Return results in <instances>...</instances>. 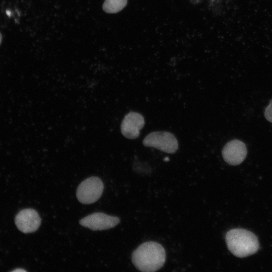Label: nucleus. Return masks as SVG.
Listing matches in <instances>:
<instances>
[{
	"label": "nucleus",
	"mask_w": 272,
	"mask_h": 272,
	"mask_svg": "<svg viewBox=\"0 0 272 272\" xmlns=\"http://www.w3.org/2000/svg\"><path fill=\"white\" fill-rule=\"evenodd\" d=\"M103 188L104 185L100 178L96 176L89 177L79 185L77 189V197L82 203H92L101 197Z\"/></svg>",
	"instance_id": "7ed1b4c3"
},
{
	"label": "nucleus",
	"mask_w": 272,
	"mask_h": 272,
	"mask_svg": "<svg viewBox=\"0 0 272 272\" xmlns=\"http://www.w3.org/2000/svg\"><path fill=\"white\" fill-rule=\"evenodd\" d=\"M226 242L229 251L238 257H245L256 253L259 247L257 237L243 229H233L226 235Z\"/></svg>",
	"instance_id": "f03ea898"
},
{
	"label": "nucleus",
	"mask_w": 272,
	"mask_h": 272,
	"mask_svg": "<svg viewBox=\"0 0 272 272\" xmlns=\"http://www.w3.org/2000/svg\"><path fill=\"white\" fill-rule=\"evenodd\" d=\"M15 223L21 231L29 233L35 232L38 229L41 219L35 210L27 209L21 211L17 215Z\"/></svg>",
	"instance_id": "6e6552de"
},
{
	"label": "nucleus",
	"mask_w": 272,
	"mask_h": 272,
	"mask_svg": "<svg viewBox=\"0 0 272 272\" xmlns=\"http://www.w3.org/2000/svg\"><path fill=\"white\" fill-rule=\"evenodd\" d=\"M146 147H153L161 151L173 154L178 148V141L175 136L166 131H155L148 134L143 141Z\"/></svg>",
	"instance_id": "20e7f679"
},
{
	"label": "nucleus",
	"mask_w": 272,
	"mask_h": 272,
	"mask_svg": "<svg viewBox=\"0 0 272 272\" xmlns=\"http://www.w3.org/2000/svg\"><path fill=\"white\" fill-rule=\"evenodd\" d=\"M247 153L245 145L239 140H234L225 145L222 150V156L228 164L237 165L243 161Z\"/></svg>",
	"instance_id": "423d86ee"
},
{
	"label": "nucleus",
	"mask_w": 272,
	"mask_h": 272,
	"mask_svg": "<svg viewBox=\"0 0 272 272\" xmlns=\"http://www.w3.org/2000/svg\"><path fill=\"white\" fill-rule=\"evenodd\" d=\"M13 271H25V270L23 269L19 268L14 270Z\"/></svg>",
	"instance_id": "9b49d317"
},
{
	"label": "nucleus",
	"mask_w": 272,
	"mask_h": 272,
	"mask_svg": "<svg viewBox=\"0 0 272 272\" xmlns=\"http://www.w3.org/2000/svg\"><path fill=\"white\" fill-rule=\"evenodd\" d=\"M2 37L1 34L0 33V44H1V41H2Z\"/></svg>",
	"instance_id": "ddd939ff"
},
{
	"label": "nucleus",
	"mask_w": 272,
	"mask_h": 272,
	"mask_svg": "<svg viewBox=\"0 0 272 272\" xmlns=\"http://www.w3.org/2000/svg\"><path fill=\"white\" fill-rule=\"evenodd\" d=\"M127 0H105L103 4L104 11L107 13H116L126 5Z\"/></svg>",
	"instance_id": "1a4fd4ad"
},
{
	"label": "nucleus",
	"mask_w": 272,
	"mask_h": 272,
	"mask_svg": "<svg viewBox=\"0 0 272 272\" xmlns=\"http://www.w3.org/2000/svg\"><path fill=\"white\" fill-rule=\"evenodd\" d=\"M145 124L144 117L140 113L130 112L124 116L120 126L123 136L129 139L139 137L140 131Z\"/></svg>",
	"instance_id": "0eeeda50"
},
{
	"label": "nucleus",
	"mask_w": 272,
	"mask_h": 272,
	"mask_svg": "<svg viewBox=\"0 0 272 272\" xmlns=\"http://www.w3.org/2000/svg\"><path fill=\"white\" fill-rule=\"evenodd\" d=\"M119 222L120 219L117 217L97 212L82 219L79 223L84 227L96 231L112 228L116 226Z\"/></svg>",
	"instance_id": "39448f33"
},
{
	"label": "nucleus",
	"mask_w": 272,
	"mask_h": 272,
	"mask_svg": "<svg viewBox=\"0 0 272 272\" xmlns=\"http://www.w3.org/2000/svg\"><path fill=\"white\" fill-rule=\"evenodd\" d=\"M166 260L164 247L155 241L141 244L132 253L131 261L135 267L144 272L155 271L160 269Z\"/></svg>",
	"instance_id": "f257e3e1"
},
{
	"label": "nucleus",
	"mask_w": 272,
	"mask_h": 272,
	"mask_svg": "<svg viewBox=\"0 0 272 272\" xmlns=\"http://www.w3.org/2000/svg\"><path fill=\"white\" fill-rule=\"evenodd\" d=\"M6 13H7V14L9 16H11V13L10 11H7L6 12Z\"/></svg>",
	"instance_id": "f8f14e48"
},
{
	"label": "nucleus",
	"mask_w": 272,
	"mask_h": 272,
	"mask_svg": "<svg viewBox=\"0 0 272 272\" xmlns=\"http://www.w3.org/2000/svg\"><path fill=\"white\" fill-rule=\"evenodd\" d=\"M264 116L268 121L272 122V99L265 109Z\"/></svg>",
	"instance_id": "9d476101"
}]
</instances>
